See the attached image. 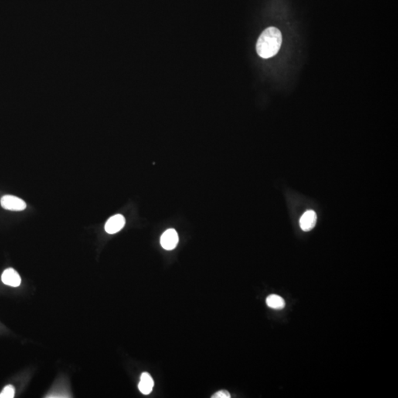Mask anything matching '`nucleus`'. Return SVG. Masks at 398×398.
<instances>
[{"label": "nucleus", "instance_id": "nucleus-7", "mask_svg": "<svg viewBox=\"0 0 398 398\" xmlns=\"http://www.w3.org/2000/svg\"><path fill=\"white\" fill-rule=\"evenodd\" d=\"M154 382L152 377L148 372H143L140 377V382L138 385L139 389L143 395H148L152 392Z\"/></svg>", "mask_w": 398, "mask_h": 398}, {"label": "nucleus", "instance_id": "nucleus-1", "mask_svg": "<svg viewBox=\"0 0 398 398\" xmlns=\"http://www.w3.org/2000/svg\"><path fill=\"white\" fill-rule=\"evenodd\" d=\"M282 33L280 30L270 27L265 30L257 40L256 49L263 59H269L275 56L281 48Z\"/></svg>", "mask_w": 398, "mask_h": 398}, {"label": "nucleus", "instance_id": "nucleus-10", "mask_svg": "<svg viewBox=\"0 0 398 398\" xmlns=\"http://www.w3.org/2000/svg\"><path fill=\"white\" fill-rule=\"evenodd\" d=\"M231 395L226 390H221L214 394L212 398H230Z\"/></svg>", "mask_w": 398, "mask_h": 398}, {"label": "nucleus", "instance_id": "nucleus-4", "mask_svg": "<svg viewBox=\"0 0 398 398\" xmlns=\"http://www.w3.org/2000/svg\"><path fill=\"white\" fill-rule=\"evenodd\" d=\"M126 223V219L122 215H115L111 217L105 225V230L107 233L115 234L120 232Z\"/></svg>", "mask_w": 398, "mask_h": 398}, {"label": "nucleus", "instance_id": "nucleus-2", "mask_svg": "<svg viewBox=\"0 0 398 398\" xmlns=\"http://www.w3.org/2000/svg\"><path fill=\"white\" fill-rule=\"evenodd\" d=\"M0 202L2 207L8 210L22 211L27 207L26 203L22 199L14 195H4Z\"/></svg>", "mask_w": 398, "mask_h": 398}, {"label": "nucleus", "instance_id": "nucleus-3", "mask_svg": "<svg viewBox=\"0 0 398 398\" xmlns=\"http://www.w3.org/2000/svg\"><path fill=\"white\" fill-rule=\"evenodd\" d=\"M161 246L166 250H173L176 247L178 243V235L176 231L169 229L165 231L161 235L160 240Z\"/></svg>", "mask_w": 398, "mask_h": 398}, {"label": "nucleus", "instance_id": "nucleus-8", "mask_svg": "<svg viewBox=\"0 0 398 398\" xmlns=\"http://www.w3.org/2000/svg\"><path fill=\"white\" fill-rule=\"evenodd\" d=\"M266 304L271 308L275 310L283 309L286 305L285 300L277 294L269 295L266 299Z\"/></svg>", "mask_w": 398, "mask_h": 398}, {"label": "nucleus", "instance_id": "nucleus-5", "mask_svg": "<svg viewBox=\"0 0 398 398\" xmlns=\"http://www.w3.org/2000/svg\"><path fill=\"white\" fill-rule=\"evenodd\" d=\"M317 215L314 211L307 210L302 215L300 220V226L304 232L312 230L316 226Z\"/></svg>", "mask_w": 398, "mask_h": 398}, {"label": "nucleus", "instance_id": "nucleus-6", "mask_svg": "<svg viewBox=\"0 0 398 398\" xmlns=\"http://www.w3.org/2000/svg\"><path fill=\"white\" fill-rule=\"evenodd\" d=\"M2 281L4 284L8 285V286L18 287L20 286L22 280L16 271L11 268V269L4 271L2 275Z\"/></svg>", "mask_w": 398, "mask_h": 398}, {"label": "nucleus", "instance_id": "nucleus-9", "mask_svg": "<svg viewBox=\"0 0 398 398\" xmlns=\"http://www.w3.org/2000/svg\"><path fill=\"white\" fill-rule=\"evenodd\" d=\"M15 396V388L12 385H8L0 393V398H13Z\"/></svg>", "mask_w": 398, "mask_h": 398}]
</instances>
